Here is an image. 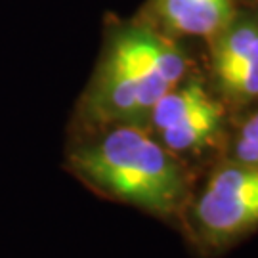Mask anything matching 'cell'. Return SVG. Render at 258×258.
Returning <instances> with one entry per match:
<instances>
[{"label":"cell","mask_w":258,"mask_h":258,"mask_svg":"<svg viewBox=\"0 0 258 258\" xmlns=\"http://www.w3.org/2000/svg\"><path fill=\"white\" fill-rule=\"evenodd\" d=\"M65 168L94 194L163 218L176 214L187 197L184 166L148 126L81 130L67 148Z\"/></svg>","instance_id":"cell-1"},{"label":"cell","mask_w":258,"mask_h":258,"mask_svg":"<svg viewBox=\"0 0 258 258\" xmlns=\"http://www.w3.org/2000/svg\"><path fill=\"white\" fill-rule=\"evenodd\" d=\"M184 73V54L163 37L144 27L122 29L107 44L77 122L81 130L146 126L157 102L180 84Z\"/></svg>","instance_id":"cell-2"},{"label":"cell","mask_w":258,"mask_h":258,"mask_svg":"<svg viewBox=\"0 0 258 258\" xmlns=\"http://www.w3.org/2000/svg\"><path fill=\"white\" fill-rule=\"evenodd\" d=\"M197 233L224 247L258 228V165L233 161L209 178L191 209Z\"/></svg>","instance_id":"cell-3"},{"label":"cell","mask_w":258,"mask_h":258,"mask_svg":"<svg viewBox=\"0 0 258 258\" xmlns=\"http://www.w3.org/2000/svg\"><path fill=\"white\" fill-rule=\"evenodd\" d=\"M224 111L199 83L174 86L153 107L149 120L159 142L172 153H191L211 146L220 134Z\"/></svg>","instance_id":"cell-4"},{"label":"cell","mask_w":258,"mask_h":258,"mask_svg":"<svg viewBox=\"0 0 258 258\" xmlns=\"http://www.w3.org/2000/svg\"><path fill=\"white\" fill-rule=\"evenodd\" d=\"M212 69L228 96L235 100L258 98V27L239 23L218 33Z\"/></svg>","instance_id":"cell-5"},{"label":"cell","mask_w":258,"mask_h":258,"mask_svg":"<svg viewBox=\"0 0 258 258\" xmlns=\"http://www.w3.org/2000/svg\"><path fill=\"white\" fill-rule=\"evenodd\" d=\"M165 25L195 37H216L230 25L231 0H157Z\"/></svg>","instance_id":"cell-6"},{"label":"cell","mask_w":258,"mask_h":258,"mask_svg":"<svg viewBox=\"0 0 258 258\" xmlns=\"http://www.w3.org/2000/svg\"><path fill=\"white\" fill-rule=\"evenodd\" d=\"M233 161L258 165V111L241 126L233 144Z\"/></svg>","instance_id":"cell-7"}]
</instances>
